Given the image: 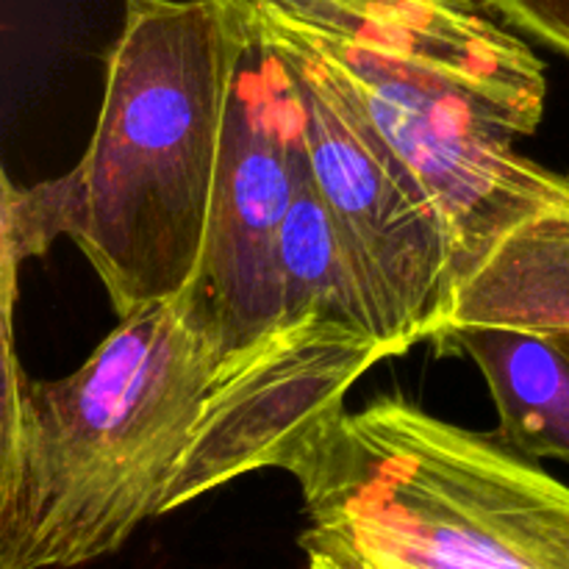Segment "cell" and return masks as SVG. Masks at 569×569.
Returning a JSON list of instances; mask_svg holds the SVG:
<instances>
[{"label":"cell","instance_id":"cell-7","mask_svg":"<svg viewBox=\"0 0 569 569\" xmlns=\"http://www.w3.org/2000/svg\"><path fill=\"white\" fill-rule=\"evenodd\" d=\"M437 345L476 361L498 406L500 439L533 459L569 461V359L553 342L503 328H472Z\"/></svg>","mask_w":569,"mask_h":569},{"label":"cell","instance_id":"cell-1","mask_svg":"<svg viewBox=\"0 0 569 569\" xmlns=\"http://www.w3.org/2000/svg\"><path fill=\"white\" fill-rule=\"evenodd\" d=\"M264 348L228 359L187 292L120 317L64 378L28 376L3 333L0 569L92 565L270 470L289 395Z\"/></svg>","mask_w":569,"mask_h":569},{"label":"cell","instance_id":"cell-2","mask_svg":"<svg viewBox=\"0 0 569 569\" xmlns=\"http://www.w3.org/2000/svg\"><path fill=\"white\" fill-rule=\"evenodd\" d=\"M242 50L233 0H126L87 153L37 187L3 176L6 303L22 261L61 237L98 272L117 317L192 287Z\"/></svg>","mask_w":569,"mask_h":569},{"label":"cell","instance_id":"cell-3","mask_svg":"<svg viewBox=\"0 0 569 569\" xmlns=\"http://www.w3.org/2000/svg\"><path fill=\"white\" fill-rule=\"evenodd\" d=\"M289 476L306 569H569V487L403 395L322 422Z\"/></svg>","mask_w":569,"mask_h":569},{"label":"cell","instance_id":"cell-8","mask_svg":"<svg viewBox=\"0 0 569 569\" xmlns=\"http://www.w3.org/2000/svg\"><path fill=\"white\" fill-rule=\"evenodd\" d=\"M292 170L295 194L281 244L283 322L317 317L378 339L376 311L339 237L337 222L317 189L300 126L292 142Z\"/></svg>","mask_w":569,"mask_h":569},{"label":"cell","instance_id":"cell-4","mask_svg":"<svg viewBox=\"0 0 569 569\" xmlns=\"http://www.w3.org/2000/svg\"><path fill=\"white\" fill-rule=\"evenodd\" d=\"M237 6L287 78L317 189L365 283L378 339L392 359L433 342L459 281L453 239L331 70L248 0Z\"/></svg>","mask_w":569,"mask_h":569},{"label":"cell","instance_id":"cell-9","mask_svg":"<svg viewBox=\"0 0 569 569\" xmlns=\"http://www.w3.org/2000/svg\"><path fill=\"white\" fill-rule=\"evenodd\" d=\"M500 20L569 59V0H492Z\"/></svg>","mask_w":569,"mask_h":569},{"label":"cell","instance_id":"cell-10","mask_svg":"<svg viewBox=\"0 0 569 569\" xmlns=\"http://www.w3.org/2000/svg\"><path fill=\"white\" fill-rule=\"evenodd\" d=\"M548 342H553L556 348H559L561 353H565L567 359H569V337H561V339H548Z\"/></svg>","mask_w":569,"mask_h":569},{"label":"cell","instance_id":"cell-5","mask_svg":"<svg viewBox=\"0 0 569 569\" xmlns=\"http://www.w3.org/2000/svg\"><path fill=\"white\" fill-rule=\"evenodd\" d=\"M239 20L244 50L228 100L220 183L203 261L187 289L228 359L259 353L283 326L281 244L295 194L298 133L281 67L256 42L242 11Z\"/></svg>","mask_w":569,"mask_h":569},{"label":"cell","instance_id":"cell-6","mask_svg":"<svg viewBox=\"0 0 569 569\" xmlns=\"http://www.w3.org/2000/svg\"><path fill=\"white\" fill-rule=\"evenodd\" d=\"M472 328L569 337V200L511 226L461 272L437 339Z\"/></svg>","mask_w":569,"mask_h":569}]
</instances>
